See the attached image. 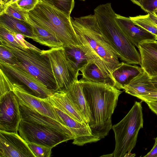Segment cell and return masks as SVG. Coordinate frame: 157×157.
Listing matches in <instances>:
<instances>
[{
    "label": "cell",
    "mask_w": 157,
    "mask_h": 157,
    "mask_svg": "<svg viewBox=\"0 0 157 157\" xmlns=\"http://www.w3.org/2000/svg\"><path fill=\"white\" fill-rule=\"evenodd\" d=\"M71 20L80 44L91 60L104 75L114 81L112 73L122 62H119L117 53L101 34L94 15L71 17Z\"/></svg>",
    "instance_id": "obj_1"
},
{
    "label": "cell",
    "mask_w": 157,
    "mask_h": 157,
    "mask_svg": "<svg viewBox=\"0 0 157 157\" xmlns=\"http://www.w3.org/2000/svg\"><path fill=\"white\" fill-rule=\"evenodd\" d=\"M79 80L90 112L89 126L93 135L100 140L112 128V116L122 91L110 85Z\"/></svg>",
    "instance_id": "obj_2"
},
{
    "label": "cell",
    "mask_w": 157,
    "mask_h": 157,
    "mask_svg": "<svg viewBox=\"0 0 157 157\" xmlns=\"http://www.w3.org/2000/svg\"><path fill=\"white\" fill-rule=\"evenodd\" d=\"M116 14L110 3L100 5L94 10L101 34L116 52L119 58L129 64L141 65L140 52L117 24Z\"/></svg>",
    "instance_id": "obj_3"
},
{
    "label": "cell",
    "mask_w": 157,
    "mask_h": 157,
    "mask_svg": "<svg viewBox=\"0 0 157 157\" xmlns=\"http://www.w3.org/2000/svg\"><path fill=\"white\" fill-rule=\"evenodd\" d=\"M29 18L48 31L63 45L80 44L72 25L71 17L43 0H39L33 10L29 12Z\"/></svg>",
    "instance_id": "obj_4"
},
{
    "label": "cell",
    "mask_w": 157,
    "mask_h": 157,
    "mask_svg": "<svg viewBox=\"0 0 157 157\" xmlns=\"http://www.w3.org/2000/svg\"><path fill=\"white\" fill-rule=\"evenodd\" d=\"M1 45L12 52L18 63L17 66L33 76L54 92L57 90L50 61L45 55L31 48H25L1 42Z\"/></svg>",
    "instance_id": "obj_5"
},
{
    "label": "cell",
    "mask_w": 157,
    "mask_h": 157,
    "mask_svg": "<svg viewBox=\"0 0 157 157\" xmlns=\"http://www.w3.org/2000/svg\"><path fill=\"white\" fill-rule=\"evenodd\" d=\"M143 118L141 102L136 101L125 116L112 126L115 146L112 153L114 157H124L135 146L139 130L143 128Z\"/></svg>",
    "instance_id": "obj_6"
},
{
    "label": "cell",
    "mask_w": 157,
    "mask_h": 157,
    "mask_svg": "<svg viewBox=\"0 0 157 157\" xmlns=\"http://www.w3.org/2000/svg\"><path fill=\"white\" fill-rule=\"evenodd\" d=\"M48 58L57 85L56 92L67 90L80 74L76 73L69 62L63 47L42 50Z\"/></svg>",
    "instance_id": "obj_7"
},
{
    "label": "cell",
    "mask_w": 157,
    "mask_h": 157,
    "mask_svg": "<svg viewBox=\"0 0 157 157\" xmlns=\"http://www.w3.org/2000/svg\"><path fill=\"white\" fill-rule=\"evenodd\" d=\"M20 136L27 143H34L52 148L72 140L68 135L41 124L23 120L20 123Z\"/></svg>",
    "instance_id": "obj_8"
},
{
    "label": "cell",
    "mask_w": 157,
    "mask_h": 157,
    "mask_svg": "<svg viewBox=\"0 0 157 157\" xmlns=\"http://www.w3.org/2000/svg\"><path fill=\"white\" fill-rule=\"evenodd\" d=\"M19 106L13 91L0 98V131L18 133L21 120Z\"/></svg>",
    "instance_id": "obj_9"
},
{
    "label": "cell",
    "mask_w": 157,
    "mask_h": 157,
    "mask_svg": "<svg viewBox=\"0 0 157 157\" xmlns=\"http://www.w3.org/2000/svg\"><path fill=\"white\" fill-rule=\"evenodd\" d=\"M0 68L10 78L22 83L32 92L33 95L38 98H48L54 93L28 72L17 65L0 61Z\"/></svg>",
    "instance_id": "obj_10"
},
{
    "label": "cell",
    "mask_w": 157,
    "mask_h": 157,
    "mask_svg": "<svg viewBox=\"0 0 157 157\" xmlns=\"http://www.w3.org/2000/svg\"><path fill=\"white\" fill-rule=\"evenodd\" d=\"M13 82L12 91L17 96L20 104L63 124L54 106L50 101L49 98H38L27 90L23 85Z\"/></svg>",
    "instance_id": "obj_11"
},
{
    "label": "cell",
    "mask_w": 157,
    "mask_h": 157,
    "mask_svg": "<svg viewBox=\"0 0 157 157\" xmlns=\"http://www.w3.org/2000/svg\"><path fill=\"white\" fill-rule=\"evenodd\" d=\"M0 157H35L18 133L0 131Z\"/></svg>",
    "instance_id": "obj_12"
},
{
    "label": "cell",
    "mask_w": 157,
    "mask_h": 157,
    "mask_svg": "<svg viewBox=\"0 0 157 157\" xmlns=\"http://www.w3.org/2000/svg\"><path fill=\"white\" fill-rule=\"evenodd\" d=\"M115 19L125 35L137 48L143 41L157 40L154 35L135 24L129 17L116 13Z\"/></svg>",
    "instance_id": "obj_13"
},
{
    "label": "cell",
    "mask_w": 157,
    "mask_h": 157,
    "mask_svg": "<svg viewBox=\"0 0 157 157\" xmlns=\"http://www.w3.org/2000/svg\"><path fill=\"white\" fill-rule=\"evenodd\" d=\"M21 120L38 124L53 129L68 135L74 139L70 129L63 124L48 116L42 115L36 111L20 104Z\"/></svg>",
    "instance_id": "obj_14"
},
{
    "label": "cell",
    "mask_w": 157,
    "mask_h": 157,
    "mask_svg": "<svg viewBox=\"0 0 157 157\" xmlns=\"http://www.w3.org/2000/svg\"><path fill=\"white\" fill-rule=\"evenodd\" d=\"M141 67L151 77L157 76V40H147L139 44Z\"/></svg>",
    "instance_id": "obj_15"
},
{
    "label": "cell",
    "mask_w": 157,
    "mask_h": 157,
    "mask_svg": "<svg viewBox=\"0 0 157 157\" xmlns=\"http://www.w3.org/2000/svg\"><path fill=\"white\" fill-rule=\"evenodd\" d=\"M125 92L136 97L157 93V89L151 81V77L144 71L132 78L124 86Z\"/></svg>",
    "instance_id": "obj_16"
},
{
    "label": "cell",
    "mask_w": 157,
    "mask_h": 157,
    "mask_svg": "<svg viewBox=\"0 0 157 157\" xmlns=\"http://www.w3.org/2000/svg\"><path fill=\"white\" fill-rule=\"evenodd\" d=\"M65 92L88 124L91 120L90 112L82 85L78 78Z\"/></svg>",
    "instance_id": "obj_17"
},
{
    "label": "cell",
    "mask_w": 157,
    "mask_h": 157,
    "mask_svg": "<svg viewBox=\"0 0 157 157\" xmlns=\"http://www.w3.org/2000/svg\"><path fill=\"white\" fill-rule=\"evenodd\" d=\"M0 25L16 33L36 41V37L33 27L28 22L19 20L5 13L0 14Z\"/></svg>",
    "instance_id": "obj_18"
},
{
    "label": "cell",
    "mask_w": 157,
    "mask_h": 157,
    "mask_svg": "<svg viewBox=\"0 0 157 157\" xmlns=\"http://www.w3.org/2000/svg\"><path fill=\"white\" fill-rule=\"evenodd\" d=\"M49 99L54 106L63 110L83 124L89 126L65 92H55L49 97Z\"/></svg>",
    "instance_id": "obj_19"
},
{
    "label": "cell",
    "mask_w": 157,
    "mask_h": 157,
    "mask_svg": "<svg viewBox=\"0 0 157 157\" xmlns=\"http://www.w3.org/2000/svg\"><path fill=\"white\" fill-rule=\"evenodd\" d=\"M144 70L136 65H132L122 62L121 65L113 72L112 75L116 88L123 89L124 86L128 84L134 77Z\"/></svg>",
    "instance_id": "obj_20"
},
{
    "label": "cell",
    "mask_w": 157,
    "mask_h": 157,
    "mask_svg": "<svg viewBox=\"0 0 157 157\" xmlns=\"http://www.w3.org/2000/svg\"><path fill=\"white\" fill-rule=\"evenodd\" d=\"M67 58L76 73L91 60L81 44L68 45L63 47Z\"/></svg>",
    "instance_id": "obj_21"
},
{
    "label": "cell",
    "mask_w": 157,
    "mask_h": 157,
    "mask_svg": "<svg viewBox=\"0 0 157 157\" xmlns=\"http://www.w3.org/2000/svg\"><path fill=\"white\" fill-rule=\"evenodd\" d=\"M80 71L82 79L93 82L102 83L116 88L115 81L111 78L104 75L94 62L90 60L81 68Z\"/></svg>",
    "instance_id": "obj_22"
},
{
    "label": "cell",
    "mask_w": 157,
    "mask_h": 157,
    "mask_svg": "<svg viewBox=\"0 0 157 157\" xmlns=\"http://www.w3.org/2000/svg\"><path fill=\"white\" fill-rule=\"evenodd\" d=\"M27 22L32 26L36 37V42L50 48L63 47V44L48 31L34 23L29 17Z\"/></svg>",
    "instance_id": "obj_23"
},
{
    "label": "cell",
    "mask_w": 157,
    "mask_h": 157,
    "mask_svg": "<svg viewBox=\"0 0 157 157\" xmlns=\"http://www.w3.org/2000/svg\"><path fill=\"white\" fill-rule=\"evenodd\" d=\"M0 41L2 42L14 46L29 48L21 40L18 39L16 33L12 32L0 25Z\"/></svg>",
    "instance_id": "obj_24"
},
{
    "label": "cell",
    "mask_w": 157,
    "mask_h": 157,
    "mask_svg": "<svg viewBox=\"0 0 157 157\" xmlns=\"http://www.w3.org/2000/svg\"><path fill=\"white\" fill-rule=\"evenodd\" d=\"M129 17L135 24L154 35L157 40V26L152 21L148 14Z\"/></svg>",
    "instance_id": "obj_25"
},
{
    "label": "cell",
    "mask_w": 157,
    "mask_h": 157,
    "mask_svg": "<svg viewBox=\"0 0 157 157\" xmlns=\"http://www.w3.org/2000/svg\"><path fill=\"white\" fill-rule=\"evenodd\" d=\"M52 6L70 16L75 5L74 0H43Z\"/></svg>",
    "instance_id": "obj_26"
},
{
    "label": "cell",
    "mask_w": 157,
    "mask_h": 157,
    "mask_svg": "<svg viewBox=\"0 0 157 157\" xmlns=\"http://www.w3.org/2000/svg\"><path fill=\"white\" fill-rule=\"evenodd\" d=\"M29 12L22 9L16 2L8 6L5 9L3 13L27 22L29 17Z\"/></svg>",
    "instance_id": "obj_27"
},
{
    "label": "cell",
    "mask_w": 157,
    "mask_h": 157,
    "mask_svg": "<svg viewBox=\"0 0 157 157\" xmlns=\"http://www.w3.org/2000/svg\"><path fill=\"white\" fill-rule=\"evenodd\" d=\"M0 98L12 91L13 82L3 70L0 69Z\"/></svg>",
    "instance_id": "obj_28"
},
{
    "label": "cell",
    "mask_w": 157,
    "mask_h": 157,
    "mask_svg": "<svg viewBox=\"0 0 157 157\" xmlns=\"http://www.w3.org/2000/svg\"><path fill=\"white\" fill-rule=\"evenodd\" d=\"M27 144L35 157H49L51 156L52 147L34 143Z\"/></svg>",
    "instance_id": "obj_29"
},
{
    "label": "cell",
    "mask_w": 157,
    "mask_h": 157,
    "mask_svg": "<svg viewBox=\"0 0 157 157\" xmlns=\"http://www.w3.org/2000/svg\"><path fill=\"white\" fill-rule=\"evenodd\" d=\"M0 61L7 64L17 65L18 62L15 56L11 51L0 45Z\"/></svg>",
    "instance_id": "obj_30"
},
{
    "label": "cell",
    "mask_w": 157,
    "mask_h": 157,
    "mask_svg": "<svg viewBox=\"0 0 157 157\" xmlns=\"http://www.w3.org/2000/svg\"><path fill=\"white\" fill-rule=\"evenodd\" d=\"M140 6L147 13L153 14L157 11V0H141Z\"/></svg>",
    "instance_id": "obj_31"
},
{
    "label": "cell",
    "mask_w": 157,
    "mask_h": 157,
    "mask_svg": "<svg viewBox=\"0 0 157 157\" xmlns=\"http://www.w3.org/2000/svg\"><path fill=\"white\" fill-rule=\"evenodd\" d=\"M39 0H18L16 2L23 10L28 12L33 10Z\"/></svg>",
    "instance_id": "obj_32"
},
{
    "label": "cell",
    "mask_w": 157,
    "mask_h": 157,
    "mask_svg": "<svg viewBox=\"0 0 157 157\" xmlns=\"http://www.w3.org/2000/svg\"><path fill=\"white\" fill-rule=\"evenodd\" d=\"M18 0H0V14L3 13L6 8L13 3L17 2Z\"/></svg>",
    "instance_id": "obj_33"
},
{
    "label": "cell",
    "mask_w": 157,
    "mask_h": 157,
    "mask_svg": "<svg viewBox=\"0 0 157 157\" xmlns=\"http://www.w3.org/2000/svg\"><path fill=\"white\" fill-rule=\"evenodd\" d=\"M144 102L150 101H157V93H152L145 96L137 97Z\"/></svg>",
    "instance_id": "obj_34"
},
{
    "label": "cell",
    "mask_w": 157,
    "mask_h": 157,
    "mask_svg": "<svg viewBox=\"0 0 157 157\" xmlns=\"http://www.w3.org/2000/svg\"><path fill=\"white\" fill-rule=\"evenodd\" d=\"M144 157H157V137L155 139V143L153 148Z\"/></svg>",
    "instance_id": "obj_35"
},
{
    "label": "cell",
    "mask_w": 157,
    "mask_h": 157,
    "mask_svg": "<svg viewBox=\"0 0 157 157\" xmlns=\"http://www.w3.org/2000/svg\"><path fill=\"white\" fill-rule=\"evenodd\" d=\"M145 102L150 109L157 115V101H150Z\"/></svg>",
    "instance_id": "obj_36"
},
{
    "label": "cell",
    "mask_w": 157,
    "mask_h": 157,
    "mask_svg": "<svg viewBox=\"0 0 157 157\" xmlns=\"http://www.w3.org/2000/svg\"><path fill=\"white\" fill-rule=\"evenodd\" d=\"M151 81L155 86L157 89V76L151 77Z\"/></svg>",
    "instance_id": "obj_37"
},
{
    "label": "cell",
    "mask_w": 157,
    "mask_h": 157,
    "mask_svg": "<svg viewBox=\"0 0 157 157\" xmlns=\"http://www.w3.org/2000/svg\"><path fill=\"white\" fill-rule=\"evenodd\" d=\"M133 3L140 6V3L141 0H130Z\"/></svg>",
    "instance_id": "obj_38"
},
{
    "label": "cell",
    "mask_w": 157,
    "mask_h": 157,
    "mask_svg": "<svg viewBox=\"0 0 157 157\" xmlns=\"http://www.w3.org/2000/svg\"><path fill=\"white\" fill-rule=\"evenodd\" d=\"M154 15L157 17V11L153 13Z\"/></svg>",
    "instance_id": "obj_39"
},
{
    "label": "cell",
    "mask_w": 157,
    "mask_h": 157,
    "mask_svg": "<svg viewBox=\"0 0 157 157\" xmlns=\"http://www.w3.org/2000/svg\"><path fill=\"white\" fill-rule=\"evenodd\" d=\"M82 0V1H85V0Z\"/></svg>",
    "instance_id": "obj_40"
}]
</instances>
